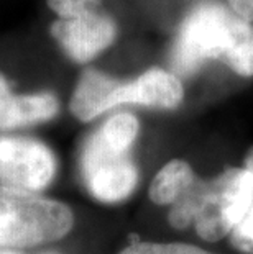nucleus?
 <instances>
[{
    "label": "nucleus",
    "instance_id": "nucleus-2",
    "mask_svg": "<svg viewBox=\"0 0 253 254\" xmlns=\"http://www.w3.org/2000/svg\"><path fill=\"white\" fill-rule=\"evenodd\" d=\"M253 202V172L229 167L214 179L194 182L169 207L168 221L176 230L194 226L204 241H220L232 233Z\"/></svg>",
    "mask_w": 253,
    "mask_h": 254
},
{
    "label": "nucleus",
    "instance_id": "nucleus-5",
    "mask_svg": "<svg viewBox=\"0 0 253 254\" xmlns=\"http://www.w3.org/2000/svg\"><path fill=\"white\" fill-rule=\"evenodd\" d=\"M79 171L87 192L102 203L125 202L140 179L132 151L110 144L97 129L84 139Z\"/></svg>",
    "mask_w": 253,
    "mask_h": 254
},
{
    "label": "nucleus",
    "instance_id": "nucleus-3",
    "mask_svg": "<svg viewBox=\"0 0 253 254\" xmlns=\"http://www.w3.org/2000/svg\"><path fill=\"white\" fill-rule=\"evenodd\" d=\"M184 99L176 74L152 67L135 79L120 80L97 69H84L69 99V112L79 122H92L118 105H143L173 110Z\"/></svg>",
    "mask_w": 253,
    "mask_h": 254
},
{
    "label": "nucleus",
    "instance_id": "nucleus-12",
    "mask_svg": "<svg viewBox=\"0 0 253 254\" xmlns=\"http://www.w3.org/2000/svg\"><path fill=\"white\" fill-rule=\"evenodd\" d=\"M230 238H232V245L237 250L247 254H253V202L249 212L244 215V218L235 225Z\"/></svg>",
    "mask_w": 253,
    "mask_h": 254
},
{
    "label": "nucleus",
    "instance_id": "nucleus-11",
    "mask_svg": "<svg viewBox=\"0 0 253 254\" xmlns=\"http://www.w3.org/2000/svg\"><path fill=\"white\" fill-rule=\"evenodd\" d=\"M102 0H46L48 7L59 18H76L81 15L97 12Z\"/></svg>",
    "mask_w": 253,
    "mask_h": 254
},
{
    "label": "nucleus",
    "instance_id": "nucleus-9",
    "mask_svg": "<svg viewBox=\"0 0 253 254\" xmlns=\"http://www.w3.org/2000/svg\"><path fill=\"white\" fill-rule=\"evenodd\" d=\"M189 163L182 159H171L161 169L156 172L148 189L150 200L155 205L161 207H171L182 192L191 186L196 179Z\"/></svg>",
    "mask_w": 253,
    "mask_h": 254
},
{
    "label": "nucleus",
    "instance_id": "nucleus-7",
    "mask_svg": "<svg viewBox=\"0 0 253 254\" xmlns=\"http://www.w3.org/2000/svg\"><path fill=\"white\" fill-rule=\"evenodd\" d=\"M51 36L66 56L78 64H87L112 46L117 23L105 13L90 12L76 18H58L51 23Z\"/></svg>",
    "mask_w": 253,
    "mask_h": 254
},
{
    "label": "nucleus",
    "instance_id": "nucleus-4",
    "mask_svg": "<svg viewBox=\"0 0 253 254\" xmlns=\"http://www.w3.org/2000/svg\"><path fill=\"white\" fill-rule=\"evenodd\" d=\"M76 217L68 203L0 186V250H30L66 238Z\"/></svg>",
    "mask_w": 253,
    "mask_h": 254
},
{
    "label": "nucleus",
    "instance_id": "nucleus-10",
    "mask_svg": "<svg viewBox=\"0 0 253 254\" xmlns=\"http://www.w3.org/2000/svg\"><path fill=\"white\" fill-rule=\"evenodd\" d=\"M118 254H215L199 246L186 243H158V241H137L125 246Z\"/></svg>",
    "mask_w": 253,
    "mask_h": 254
},
{
    "label": "nucleus",
    "instance_id": "nucleus-1",
    "mask_svg": "<svg viewBox=\"0 0 253 254\" xmlns=\"http://www.w3.org/2000/svg\"><path fill=\"white\" fill-rule=\"evenodd\" d=\"M211 59L222 61L242 77H253V23L217 0L191 8L169 53L177 77H191Z\"/></svg>",
    "mask_w": 253,
    "mask_h": 254
},
{
    "label": "nucleus",
    "instance_id": "nucleus-15",
    "mask_svg": "<svg viewBox=\"0 0 253 254\" xmlns=\"http://www.w3.org/2000/svg\"><path fill=\"white\" fill-rule=\"evenodd\" d=\"M0 254H18V253H15V251H2Z\"/></svg>",
    "mask_w": 253,
    "mask_h": 254
},
{
    "label": "nucleus",
    "instance_id": "nucleus-6",
    "mask_svg": "<svg viewBox=\"0 0 253 254\" xmlns=\"http://www.w3.org/2000/svg\"><path fill=\"white\" fill-rule=\"evenodd\" d=\"M56 171V154L41 139L0 134V186L41 193L55 181Z\"/></svg>",
    "mask_w": 253,
    "mask_h": 254
},
{
    "label": "nucleus",
    "instance_id": "nucleus-13",
    "mask_svg": "<svg viewBox=\"0 0 253 254\" xmlns=\"http://www.w3.org/2000/svg\"><path fill=\"white\" fill-rule=\"evenodd\" d=\"M227 5L239 17L253 23V0H227Z\"/></svg>",
    "mask_w": 253,
    "mask_h": 254
},
{
    "label": "nucleus",
    "instance_id": "nucleus-8",
    "mask_svg": "<svg viewBox=\"0 0 253 254\" xmlns=\"http://www.w3.org/2000/svg\"><path fill=\"white\" fill-rule=\"evenodd\" d=\"M59 100L53 92L17 94L0 72V131L40 125L59 113Z\"/></svg>",
    "mask_w": 253,
    "mask_h": 254
},
{
    "label": "nucleus",
    "instance_id": "nucleus-14",
    "mask_svg": "<svg viewBox=\"0 0 253 254\" xmlns=\"http://www.w3.org/2000/svg\"><path fill=\"white\" fill-rule=\"evenodd\" d=\"M245 167L253 172V148L250 149V153H249V156H247V159H245Z\"/></svg>",
    "mask_w": 253,
    "mask_h": 254
}]
</instances>
